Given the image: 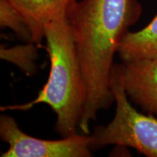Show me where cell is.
I'll return each instance as SVG.
<instances>
[{
	"instance_id": "9",
	"label": "cell",
	"mask_w": 157,
	"mask_h": 157,
	"mask_svg": "<svg viewBox=\"0 0 157 157\" xmlns=\"http://www.w3.org/2000/svg\"><path fill=\"white\" fill-rule=\"evenodd\" d=\"M0 25L2 28L11 29L23 42L33 43L32 32L29 24L5 0H0Z\"/></svg>"
},
{
	"instance_id": "7",
	"label": "cell",
	"mask_w": 157,
	"mask_h": 157,
	"mask_svg": "<svg viewBox=\"0 0 157 157\" xmlns=\"http://www.w3.org/2000/svg\"><path fill=\"white\" fill-rule=\"evenodd\" d=\"M122 62L157 58V15L145 28L128 32L123 37L117 53Z\"/></svg>"
},
{
	"instance_id": "4",
	"label": "cell",
	"mask_w": 157,
	"mask_h": 157,
	"mask_svg": "<svg viewBox=\"0 0 157 157\" xmlns=\"http://www.w3.org/2000/svg\"><path fill=\"white\" fill-rule=\"evenodd\" d=\"M0 137L9 148L2 157H90V135H72L60 140H42L23 132L16 121L8 115L0 117Z\"/></svg>"
},
{
	"instance_id": "2",
	"label": "cell",
	"mask_w": 157,
	"mask_h": 157,
	"mask_svg": "<svg viewBox=\"0 0 157 157\" xmlns=\"http://www.w3.org/2000/svg\"><path fill=\"white\" fill-rule=\"evenodd\" d=\"M44 39L50 60L47 83L33 101L2 106L0 110L25 111L38 104H47L56 114V132L68 137L77 134L85 105L86 88L67 16L49 23Z\"/></svg>"
},
{
	"instance_id": "6",
	"label": "cell",
	"mask_w": 157,
	"mask_h": 157,
	"mask_svg": "<svg viewBox=\"0 0 157 157\" xmlns=\"http://www.w3.org/2000/svg\"><path fill=\"white\" fill-rule=\"evenodd\" d=\"M23 17L30 27L33 43L40 46L45 27L51 21L67 16L77 0H5Z\"/></svg>"
},
{
	"instance_id": "3",
	"label": "cell",
	"mask_w": 157,
	"mask_h": 157,
	"mask_svg": "<svg viewBox=\"0 0 157 157\" xmlns=\"http://www.w3.org/2000/svg\"><path fill=\"white\" fill-rule=\"evenodd\" d=\"M111 87L116 103L113 120L97 126L91 134L92 151L109 145L131 147L148 157H157V118L143 114L131 105L122 83L112 69Z\"/></svg>"
},
{
	"instance_id": "1",
	"label": "cell",
	"mask_w": 157,
	"mask_h": 157,
	"mask_svg": "<svg viewBox=\"0 0 157 157\" xmlns=\"http://www.w3.org/2000/svg\"><path fill=\"white\" fill-rule=\"evenodd\" d=\"M142 12L137 0H81L68 12L86 88L85 105L78 124L83 134H90V125L98 112L114 102L111 87L114 55Z\"/></svg>"
},
{
	"instance_id": "8",
	"label": "cell",
	"mask_w": 157,
	"mask_h": 157,
	"mask_svg": "<svg viewBox=\"0 0 157 157\" xmlns=\"http://www.w3.org/2000/svg\"><path fill=\"white\" fill-rule=\"evenodd\" d=\"M37 46L34 43H27L10 48H6L2 45L0 57L3 60L16 65L26 75L31 76L36 71L35 61L38 58Z\"/></svg>"
},
{
	"instance_id": "5",
	"label": "cell",
	"mask_w": 157,
	"mask_h": 157,
	"mask_svg": "<svg viewBox=\"0 0 157 157\" xmlns=\"http://www.w3.org/2000/svg\"><path fill=\"white\" fill-rule=\"evenodd\" d=\"M129 99L157 118V58L114 63Z\"/></svg>"
}]
</instances>
